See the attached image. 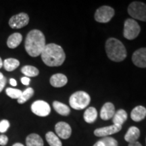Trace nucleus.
I'll list each match as a JSON object with an SVG mask.
<instances>
[{"label": "nucleus", "mask_w": 146, "mask_h": 146, "mask_svg": "<svg viewBox=\"0 0 146 146\" xmlns=\"http://www.w3.org/2000/svg\"><path fill=\"white\" fill-rule=\"evenodd\" d=\"M41 56L43 62L51 67L60 66L64 63L66 58L62 47L55 43L45 45Z\"/></svg>", "instance_id": "f03ea898"}, {"label": "nucleus", "mask_w": 146, "mask_h": 146, "mask_svg": "<svg viewBox=\"0 0 146 146\" xmlns=\"http://www.w3.org/2000/svg\"><path fill=\"white\" fill-rule=\"evenodd\" d=\"M55 131L58 137L67 139L72 133V129L68 123L65 122H59L55 126Z\"/></svg>", "instance_id": "9d476101"}, {"label": "nucleus", "mask_w": 146, "mask_h": 146, "mask_svg": "<svg viewBox=\"0 0 146 146\" xmlns=\"http://www.w3.org/2000/svg\"><path fill=\"white\" fill-rule=\"evenodd\" d=\"M34 94V90L31 87H29L27 89H25V91L22 93L21 97L18 99V102L19 104H24L27 101L30 99L31 98H32Z\"/></svg>", "instance_id": "393cba45"}, {"label": "nucleus", "mask_w": 146, "mask_h": 146, "mask_svg": "<svg viewBox=\"0 0 146 146\" xmlns=\"http://www.w3.org/2000/svg\"><path fill=\"white\" fill-rule=\"evenodd\" d=\"M141 31L139 24L134 19L129 18L124 25V36L129 40H133L137 37Z\"/></svg>", "instance_id": "423d86ee"}, {"label": "nucleus", "mask_w": 146, "mask_h": 146, "mask_svg": "<svg viewBox=\"0 0 146 146\" xmlns=\"http://www.w3.org/2000/svg\"><path fill=\"white\" fill-rule=\"evenodd\" d=\"M10 83L11 85H12V86H14V87H15L17 85V81H16L14 78H10Z\"/></svg>", "instance_id": "2f4dec72"}, {"label": "nucleus", "mask_w": 146, "mask_h": 146, "mask_svg": "<svg viewBox=\"0 0 146 146\" xmlns=\"http://www.w3.org/2000/svg\"><path fill=\"white\" fill-rule=\"evenodd\" d=\"M45 138L50 146H62V143L60 141V138L54 133L51 131L47 133V134L45 135Z\"/></svg>", "instance_id": "5701e85b"}, {"label": "nucleus", "mask_w": 146, "mask_h": 146, "mask_svg": "<svg viewBox=\"0 0 146 146\" xmlns=\"http://www.w3.org/2000/svg\"><path fill=\"white\" fill-rule=\"evenodd\" d=\"M91 98L87 93L79 91L71 95L69 104L73 109L80 110L85 108L89 104Z\"/></svg>", "instance_id": "20e7f679"}, {"label": "nucleus", "mask_w": 146, "mask_h": 146, "mask_svg": "<svg viewBox=\"0 0 146 146\" xmlns=\"http://www.w3.org/2000/svg\"><path fill=\"white\" fill-rule=\"evenodd\" d=\"M93 146H104V145L103 143H102V142L100 140V141H98V142H96V143H95Z\"/></svg>", "instance_id": "72a5a7b5"}, {"label": "nucleus", "mask_w": 146, "mask_h": 146, "mask_svg": "<svg viewBox=\"0 0 146 146\" xmlns=\"http://www.w3.org/2000/svg\"><path fill=\"white\" fill-rule=\"evenodd\" d=\"M114 15V9L107 5L100 7L95 13V19L97 22L106 23L112 19Z\"/></svg>", "instance_id": "0eeeda50"}, {"label": "nucleus", "mask_w": 146, "mask_h": 146, "mask_svg": "<svg viewBox=\"0 0 146 146\" xmlns=\"http://www.w3.org/2000/svg\"><path fill=\"white\" fill-rule=\"evenodd\" d=\"M50 84L54 87H62L66 85L68 83V78L66 76L61 73L54 74L50 80Z\"/></svg>", "instance_id": "4468645a"}, {"label": "nucleus", "mask_w": 146, "mask_h": 146, "mask_svg": "<svg viewBox=\"0 0 146 146\" xmlns=\"http://www.w3.org/2000/svg\"><path fill=\"white\" fill-rule=\"evenodd\" d=\"M127 119V113L125 110L121 109L115 113L112 118L113 125L122 126Z\"/></svg>", "instance_id": "6ab92c4d"}, {"label": "nucleus", "mask_w": 146, "mask_h": 146, "mask_svg": "<svg viewBox=\"0 0 146 146\" xmlns=\"http://www.w3.org/2000/svg\"><path fill=\"white\" fill-rule=\"evenodd\" d=\"M122 129V126L112 125L108 127H102L94 131L95 135L97 137H108L110 135L116 133Z\"/></svg>", "instance_id": "f8f14e48"}, {"label": "nucleus", "mask_w": 146, "mask_h": 146, "mask_svg": "<svg viewBox=\"0 0 146 146\" xmlns=\"http://www.w3.org/2000/svg\"><path fill=\"white\" fill-rule=\"evenodd\" d=\"M129 146H142L141 144L138 141L133 142V143H130L129 144Z\"/></svg>", "instance_id": "473e14b6"}, {"label": "nucleus", "mask_w": 146, "mask_h": 146, "mask_svg": "<svg viewBox=\"0 0 146 146\" xmlns=\"http://www.w3.org/2000/svg\"><path fill=\"white\" fill-rule=\"evenodd\" d=\"M22 40H23L22 35L19 33H15L9 36L7 41V45L10 48L14 49L21 44Z\"/></svg>", "instance_id": "f3484780"}, {"label": "nucleus", "mask_w": 146, "mask_h": 146, "mask_svg": "<svg viewBox=\"0 0 146 146\" xmlns=\"http://www.w3.org/2000/svg\"><path fill=\"white\" fill-rule=\"evenodd\" d=\"M3 66L5 70L11 72L18 68L20 66V62L14 58H8L3 62Z\"/></svg>", "instance_id": "4be33fe9"}, {"label": "nucleus", "mask_w": 146, "mask_h": 146, "mask_svg": "<svg viewBox=\"0 0 146 146\" xmlns=\"http://www.w3.org/2000/svg\"><path fill=\"white\" fill-rule=\"evenodd\" d=\"M104 146H118V141L110 137H105L100 140Z\"/></svg>", "instance_id": "bb28decb"}, {"label": "nucleus", "mask_w": 146, "mask_h": 146, "mask_svg": "<svg viewBox=\"0 0 146 146\" xmlns=\"http://www.w3.org/2000/svg\"><path fill=\"white\" fill-rule=\"evenodd\" d=\"M27 146H43V141L39 135L32 133L27 136L26 139Z\"/></svg>", "instance_id": "a211bd4d"}, {"label": "nucleus", "mask_w": 146, "mask_h": 146, "mask_svg": "<svg viewBox=\"0 0 146 146\" xmlns=\"http://www.w3.org/2000/svg\"><path fill=\"white\" fill-rule=\"evenodd\" d=\"M29 17L26 13H20L14 15L9 21V25L12 29H18L27 26L29 24Z\"/></svg>", "instance_id": "1a4fd4ad"}, {"label": "nucleus", "mask_w": 146, "mask_h": 146, "mask_svg": "<svg viewBox=\"0 0 146 146\" xmlns=\"http://www.w3.org/2000/svg\"><path fill=\"white\" fill-rule=\"evenodd\" d=\"M108 57L114 62H121L127 57V51L121 41L115 38H110L106 43Z\"/></svg>", "instance_id": "7ed1b4c3"}, {"label": "nucleus", "mask_w": 146, "mask_h": 146, "mask_svg": "<svg viewBox=\"0 0 146 146\" xmlns=\"http://www.w3.org/2000/svg\"><path fill=\"white\" fill-rule=\"evenodd\" d=\"M3 78V74L1 72H0V79H1V78Z\"/></svg>", "instance_id": "e433bc0d"}, {"label": "nucleus", "mask_w": 146, "mask_h": 146, "mask_svg": "<svg viewBox=\"0 0 146 146\" xmlns=\"http://www.w3.org/2000/svg\"><path fill=\"white\" fill-rule=\"evenodd\" d=\"M32 112L36 116L45 117L48 116L51 112V108L48 103L43 100H37L31 105Z\"/></svg>", "instance_id": "6e6552de"}, {"label": "nucleus", "mask_w": 146, "mask_h": 146, "mask_svg": "<svg viewBox=\"0 0 146 146\" xmlns=\"http://www.w3.org/2000/svg\"><path fill=\"white\" fill-rule=\"evenodd\" d=\"M8 142V137L5 135H0V145H5Z\"/></svg>", "instance_id": "c85d7f7f"}, {"label": "nucleus", "mask_w": 146, "mask_h": 146, "mask_svg": "<svg viewBox=\"0 0 146 146\" xmlns=\"http://www.w3.org/2000/svg\"><path fill=\"white\" fill-rule=\"evenodd\" d=\"M6 94L10 98L12 99H18L22 94V91L20 89H13V88H7L6 89Z\"/></svg>", "instance_id": "a878e982"}, {"label": "nucleus", "mask_w": 146, "mask_h": 146, "mask_svg": "<svg viewBox=\"0 0 146 146\" xmlns=\"http://www.w3.org/2000/svg\"><path fill=\"white\" fill-rule=\"evenodd\" d=\"M3 66V62H2V60H1V58H0V68H2Z\"/></svg>", "instance_id": "c9c22d12"}, {"label": "nucleus", "mask_w": 146, "mask_h": 146, "mask_svg": "<svg viewBox=\"0 0 146 146\" xmlns=\"http://www.w3.org/2000/svg\"><path fill=\"white\" fill-rule=\"evenodd\" d=\"M12 146H25L23 145V144L22 143H14L13 145Z\"/></svg>", "instance_id": "f704fd0d"}, {"label": "nucleus", "mask_w": 146, "mask_h": 146, "mask_svg": "<svg viewBox=\"0 0 146 146\" xmlns=\"http://www.w3.org/2000/svg\"><path fill=\"white\" fill-rule=\"evenodd\" d=\"M133 62L139 68H146V47L140 48L133 53Z\"/></svg>", "instance_id": "9b49d317"}, {"label": "nucleus", "mask_w": 146, "mask_h": 146, "mask_svg": "<svg viewBox=\"0 0 146 146\" xmlns=\"http://www.w3.org/2000/svg\"><path fill=\"white\" fill-rule=\"evenodd\" d=\"M5 84H6V78H5V76H3V78L0 79V92L2 91Z\"/></svg>", "instance_id": "c756f323"}, {"label": "nucleus", "mask_w": 146, "mask_h": 146, "mask_svg": "<svg viewBox=\"0 0 146 146\" xmlns=\"http://www.w3.org/2000/svg\"><path fill=\"white\" fill-rule=\"evenodd\" d=\"M140 136V131L137 127H131L127 131L125 135V139L126 141L129 143L137 141Z\"/></svg>", "instance_id": "dca6fc26"}, {"label": "nucleus", "mask_w": 146, "mask_h": 146, "mask_svg": "<svg viewBox=\"0 0 146 146\" xmlns=\"http://www.w3.org/2000/svg\"><path fill=\"white\" fill-rule=\"evenodd\" d=\"M10 127V123L7 120H2L0 122V133H5Z\"/></svg>", "instance_id": "cd10ccee"}, {"label": "nucleus", "mask_w": 146, "mask_h": 146, "mask_svg": "<svg viewBox=\"0 0 146 146\" xmlns=\"http://www.w3.org/2000/svg\"><path fill=\"white\" fill-rule=\"evenodd\" d=\"M21 72L23 73L27 77H35L39 74V71L36 67L33 66H25L21 69Z\"/></svg>", "instance_id": "b1692460"}, {"label": "nucleus", "mask_w": 146, "mask_h": 146, "mask_svg": "<svg viewBox=\"0 0 146 146\" xmlns=\"http://www.w3.org/2000/svg\"><path fill=\"white\" fill-rule=\"evenodd\" d=\"M53 107L55 110L57 112L58 114L62 115V116H66L70 114V109L68 106H66L64 104L61 103V102L55 101L53 102Z\"/></svg>", "instance_id": "aec40b11"}, {"label": "nucleus", "mask_w": 146, "mask_h": 146, "mask_svg": "<svg viewBox=\"0 0 146 146\" xmlns=\"http://www.w3.org/2000/svg\"><path fill=\"white\" fill-rule=\"evenodd\" d=\"M84 120L87 123H93L96 121L98 117L97 110L94 107H89L84 113Z\"/></svg>", "instance_id": "412c9836"}, {"label": "nucleus", "mask_w": 146, "mask_h": 146, "mask_svg": "<svg viewBox=\"0 0 146 146\" xmlns=\"http://www.w3.org/2000/svg\"><path fill=\"white\" fill-rule=\"evenodd\" d=\"M146 116V108L142 106H138L133 110L131 113V119L135 122H140Z\"/></svg>", "instance_id": "2eb2a0df"}, {"label": "nucleus", "mask_w": 146, "mask_h": 146, "mask_svg": "<svg viewBox=\"0 0 146 146\" xmlns=\"http://www.w3.org/2000/svg\"><path fill=\"white\" fill-rule=\"evenodd\" d=\"M31 79L29 77H27V76H25V77L21 78V82L22 83L24 84L25 85H29V83H30Z\"/></svg>", "instance_id": "7c9ffc66"}, {"label": "nucleus", "mask_w": 146, "mask_h": 146, "mask_svg": "<svg viewBox=\"0 0 146 146\" xmlns=\"http://www.w3.org/2000/svg\"><path fill=\"white\" fill-rule=\"evenodd\" d=\"M128 13L135 19L146 22V4L140 1H133L128 8Z\"/></svg>", "instance_id": "39448f33"}, {"label": "nucleus", "mask_w": 146, "mask_h": 146, "mask_svg": "<svg viewBox=\"0 0 146 146\" xmlns=\"http://www.w3.org/2000/svg\"><path fill=\"white\" fill-rule=\"evenodd\" d=\"M115 114V108L111 102H107L102 108L100 112V117L102 120H107L113 118Z\"/></svg>", "instance_id": "ddd939ff"}, {"label": "nucleus", "mask_w": 146, "mask_h": 146, "mask_svg": "<svg viewBox=\"0 0 146 146\" xmlns=\"http://www.w3.org/2000/svg\"><path fill=\"white\" fill-rule=\"evenodd\" d=\"M45 45V38L39 30L31 31L25 40V50L31 57H37L41 54Z\"/></svg>", "instance_id": "f257e3e1"}]
</instances>
